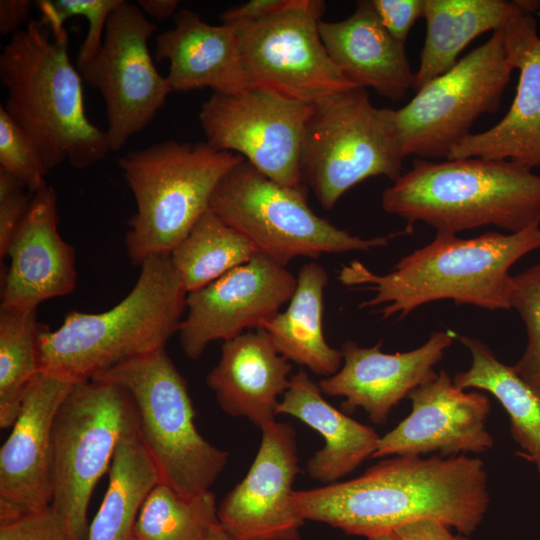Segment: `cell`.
<instances>
[{
  "instance_id": "cell-1",
  "label": "cell",
  "mask_w": 540,
  "mask_h": 540,
  "mask_svg": "<svg viewBox=\"0 0 540 540\" xmlns=\"http://www.w3.org/2000/svg\"><path fill=\"white\" fill-rule=\"evenodd\" d=\"M489 503L484 462L465 454L394 456L352 480L293 493L304 521L367 538L425 520L468 536L481 524Z\"/></svg>"
},
{
  "instance_id": "cell-2",
  "label": "cell",
  "mask_w": 540,
  "mask_h": 540,
  "mask_svg": "<svg viewBox=\"0 0 540 540\" xmlns=\"http://www.w3.org/2000/svg\"><path fill=\"white\" fill-rule=\"evenodd\" d=\"M539 248L540 225L469 239L437 232L431 243L401 258L388 274H375L353 261L342 267L338 279L343 285L373 291L374 296L360 308L383 306L378 312L384 319L402 318L421 305L443 299L489 310L510 309L509 269Z\"/></svg>"
},
{
  "instance_id": "cell-3",
  "label": "cell",
  "mask_w": 540,
  "mask_h": 540,
  "mask_svg": "<svg viewBox=\"0 0 540 540\" xmlns=\"http://www.w3.org/2000/svg\"><path fill=\"white\" fill-rule=\"evenodd\" d=\"M186 296L170 253L147 257L134 287L114 307L72 311L53 331L39 326V371L76 384L165 348L178 332Z\"/></svg>"
},
{
  "instance_id": "cell-4",
  "label": "cell",
  "mask_w": 540,
  "mask_h": 540,
  "mask_svg": "<svg viewBox=\"0 0 540 540\" xmlns=\"http://www.w3.org/2000/svg\"><path fill=\"white\" fill-rule=\"evenodd\" d=\"M5 111L37 146L48 170L68 161L84 169L111 151L106 131L87 118L82 78L68 55V34L53 37L30 20L0 54Z\"/></svg>"
},
{
  "instance_id": "cell-5",
  "label": "cell",
  "mask_w": 540,
  "mask_h": 540,
  "mask_svg": "<svg viewBox=\"0 0 540 540\" xmlns=\"http://www.w3.org/2000/svg\"><path fill=\"white\" fill-rule=\"evenodd\" d=\"M381 205L409 229L421 221L447 234L485 225L516 233L540 225V176L507 160L415 158Z\"/></svg>"
},
{
  "instance_id": "cell-6",
  "label": "cell",
  "mask_w": 540,
  "mask_h": 540,
  "mask_svg": "<svg viewBox=\"0 0 540 540\" xmlns=\"http://www.w3.org/2000/svg\"><path fill=\"white\" fill-rule=\"evenodd\" d=\"M244 158L206 142L165 140L126 153L118 161L136 202L125 248L130 261L170 253L209 209L224 176Z\"/></svg>"
},
{
  "instance_id": "cell-7",
  "label": "cell",
  "mask_w": 540,
  "mask_h": 540,
  "mask_svg": "<svg viewBox=\"0 0 540 540\" xmlns=\"http://www.w3.org/2000/svg\"><path fill=\"white\" fill-rule=\"evenodd\" d=\"M94 379L116 384L130 395L140 438L160 483L183 497L209 491L228 453L198 432L187 382L165 348L127 360Z\"/></svg>"
},
{
  "instance_id": "cell-8",
  "label": "cell",
  "mask_w": 540,
  "mask_h": 540,
  "mask_svg": "<svg viewBox=\"0 0 540 540\" xmlns=\"http://www.w3.org/2000/svg\"><path fill=\"white\" fill-rule=\"evenodd\" d=\"M404 158L396 110L374 106L365 89L352 88L313 104L300 170L303 185L324 209L370 177L394 182L402 175Z\"/></svg>"
},
{
  "instance_id": "cell-9",
  "label": "cell",
  "mask_w": 540,
  "mask_h": 540,
  "mask_svg": "<svg viewBox=\"0 0 540 540\" xmlns=\"http://www.w3.org/2000/svg\"><path fill=\"white\" fill-rule=\"evenodd\" d=\"M209 209L243 234L257 253L284 266L297 257L369 251L398 235L369 239L352 235L309 207L305 187L280 185L245 159L220 181Z\"/></svg>"
},
{
  "instance_id": "cell-10",
  "label": "cell",
  "mask_w": 540,
  "mask_h": 540,
  "mask_svg": "<svg viewBox=\"0 0 540 540\" xmlns=\"http://www.w3.org/2000/svg\"><path fill=\"white\" fill-rule=\"evenodd\" d=\"M135 420L128 392L101 380L73 384L61 403L51 433L50 506L61 518L67 540H87L91 496Z\"/></svg>"
},
{
  "instance_id": "cell-11",
  "label": "cell",
  "mask_w": 540,
  "mask_h": 540,
  "mask_svg": "<svg viewBox=\"0 0 540 540\" xmlns=\"http://www.w3.org/2000/svg\"><path fill=\"white\" fill-rule=\"evenodd\" d=\"M513 70L501 29L416 91L396 110L405 157L448 158L482 115L497 112Z\"/></svg>"
},
{
  "instance_id": "cell-12",
  "label": "cell",
  "mask_w": 540,
  "mask_h": 540,
  "mask_svg": "<svg viewBox=\"0 0 540 540\" xmlns=\"http://www.w3.org/2000/svg\"><path fill=\"white\" fill-rule=\"evenodd\" d=\"M320 0H298L289 9L236 29L248 89L268 90L314 104L354 87L330 59L319 32Z\"/></svg>"
},
{
  "instance_id": "cell-13",
  "label": "cell",
  "mask_w": 540,
  "mask_h": 540,
  "mask_svg": "<svg viewBox=\"0 0 540 540\" xmlns=\"http://www.w3.org/2000/svg\"><path fill=\"white\" fill-rule=\"evenodd\" d=\"M312 108L263 89L212 93L201 106L199 121L213 149L242 156L280 185L303 188L301 151Z\"/></svg>"
},
{
  "instance_id": "cell-14",
  "label": "cell",
  "mask_w": 540,
  "mask_h": 540,
  "mask_svg": "<svg viewBox=\"0 0 540 540\" xmlns=\"http://www.w3.org/2000/svg\"><path fill=\"white\" fill-rule=\"evenodd\" d=\"M156 30L138 5L123 0L107 21L97 55L78 69L82 80L104 100L106 135L113 152L151 122L172 92L148 49Z\"/></svg>"
},
{
  "instance_id": "cell-15",
  "label": "cell",
  "mask_w": 540,
  "mask_h": 540,
  "mask_svg": "<svg viewBox=\"0 0 540 540\" xmlns=\"http://www.w3.org/2000/svg\"><path fill=\"white\" fill-rule=\"evenodd\" d=\"M296 285L297 277L286 266L256 253L187 293V314L177 332L184 353L198 359L213 341L224 342L246 330L263 328L290 301Z\"/></svg>"
},
{
  "instance_id": "cell-16",
  "label": "cell",
  "mask_w": 540,
  "mask_h": 540,
  "mask_svg": "<svg viewBox=\"0 0 540 540\" xmlns=\"http://www.w3.org/2000/svg\"><path fill=\"white\" fill-rule=\"evenodd\" d=\"M261 443L243 480L218 507V522L231 540H298L304 520L293 504L300 471L294 428L273 421L260 428Z\"/></svg>"
},
{
  "instance_id": "cell-17",
  "label": "cell",
  "mask_w": 540,
  "mask_h": 540,
  "mask_svg": "<svg viewBox=\"0 0 540 540\" xmlns=\"http://www.w3.org/2000/svg\"><path fill=\"white\" fill-rule=\"evenodd\" d=\"M407 398L411 400V413L380 438L372 458L430 453L454 457L493 447L486 427L491 411L489 398L481 392L457 388L445 370L412 390Z\"/></svg>"
},
{
  "instance_id": "cell-18",
  "label": "cell",
  "mask_w": 540,
  "mask_h": 540,
  "mask_svg": "<svg viewBox=\"0 0 540 540\" xmlns=\"http://www.w3.org/2000/svg\"><path fill=\"white\" fill-rule=\"evenodd\" d=\"M73 384L38 371L0 449V522L40 512L52 500L51 433Z\"/></svg>"
},
{
  "instance_id": "cell-19",
  "label": "cell",
  "mask_w": 540,
  "mask_h": 540,
  "mask_svg": "<svg viewBox=\"0 0 540 540\" xmlns=\"http://www.w3.org/2000/svg\"><path fill=\"white\" fill-rule=\"evenodd\" d=\"M455 336L452 331L434 332L422 346L394 354L382 352V342L361 347L346 341L341 349L343 365L319 387L323 394L344 397L345 411L362 408L373 423L385 424L401 400L437 376L434 366Z\"/></svg>"
},
{
  "instance_id": "cell-20",
  "label": "cell",
  "mask_w": 540,
  "mask_h": 540,
  "mask_svg": "<svg viewBox=\"0 0 540 540\" xmlns=\"http://www.w3.org/2000/svg\"><path fill=\"white\" fill-rule=\"evenodd\" d=\"M514 69L516 94L506 115L490 129L459 141L447 159L507 160L533 169L540 166V36L536 19L523 13L503 29Z\"/></svg>"
},
{
  "instance_id": "cell-21",
  "label": "cell",
  "mask_w": 540,
  "mask_h": 540,
  "mask_svg": "<svg viewBox=\"0 0 540 540\" xmlns=\"http://www.w3.org/2000/svg\"><path fill=\"white\" fill-rule=\"evenodd\" d=\"M58 220L54 189L46 186L34 193L8 249L0 308H37L75 289V251L59 234Z\"/></svg>"
},
{
  "instance_id": "cell-22",
  "label": "cell",
  "mask_w": 540,
  "mask_h": 540,
  "mask_svg": "<svg viewBox=\"0 0 540 540\" xmlns=\"http://www.w3.org/2000/svg\"><path fill=\"white\" fill-rule=\"evenodd\" d=\"M291 364L275 349L263 328L224 341L218 363L206 383L221 409L259 428L275 420L290 386Z\"/></svg>"
},
{
  "instance_id": "cell-23",
  "label": "cell",
  "mask_w": 540,
  "mask_h": 540,
  "mask_svg": "<svg viewBox=\"0 0 540 540\" xmlns=\"http://www.w3.org/2000/svg\"><path fill=\"white\" fill-rule=\"evenodd\" d=\"M319 32L330 59L354 87L372 88L392 101L413 88L405 44L385 29L371 1H359L346 19H321Z\"/></svg>"
},
{
  "instance_id": "cell-24",
  "label": "cell",
  "mask_w": 540,
  "mask_h": 540,
  "mask_svg": "<svg viewBox=\"0 0 540 540\" xmlns=\"http://www.w3.org/2000/svg\"><path fill=\"white\" fill-rule=\"evenodd\" d=\"M173 18L174 28L155 39V59L169 61L166 77L172 91L210 88L235 95L248 90L234 26L208 24L189 9Z\"/></svg>"
},
{
  "instance_id": "cell-25",
  "label": "cell",
  "mask_w": 540,
  "mask_h": 540,
  "mask_svg": "<svg viewBox=\"0 0 540 540\" xmlns=\"http://www.w3.org/2000/svg\"><path fill=\"white\" fill-rule=\"evenodd\" d=\"M276 414L295 417L321 434L324 446L308 460L307 472L312 479L326 485L337 482L372 458L381 438L374 429L325 400L319 385L303 369L291 375L290 386L280 399Z\"/></svg>"
},
{
  "instance_id": "cell-26",
  "label": "cell",
  "mask_w": 540,
  "mask_h": 540,
  "mask_svg": "<svg viewBox=\"0 0 540 540\" xmlns=\"http://www.w3.org/2000/svg\"><path fill=\"white\" fill-rule=\"evenodd\" d=\"M523 13L514 1L424 0L427 29L413 88L418 91L451 69L475 38L503 29Z\"/></svg>"
},
{
  "instance_id": "cell-27",
  "label": "cell",
  "mask_w": 540,
  "mask_h": 540,
  "mask_svg": "<svg viewBox=\"0 0 540 540\" xmlns=\"http://www.w3.org/2000/svg\"><path fill=\"white\" fill-rule=\"evenodd\" d=\"M327 283L328 275L321 265L304 264L286 309L263 326L281 356L324 377L335 374L343 362L342 351L330 346L324 337L322 319Z\"/></svg>"
},
{
  "instance_id": "cell-28",
  "label": "cell",
  "mask_w": 540,
  "mask_h": 540,
  "mask_svg": "<svg viewBox=\"0 0 540 540\" xmlns=\"http://www.w3.org/2000/svg\"><path fill=\"white\" fill-rule=\"evenodd\" d=\"M108 471V487L89 525L87 540H129L145 498L160 483L137 420L121 436Z\"/></svg>"
},
{
  "instance_id": "cell-29",
  "label": "cell",
  "mask_w": 540,
  "mask_h": 540,
  "mask_svg": "<svg viewBox=\"0 0 540 540\" xmlns=\"http://www.w3.org/2000/svg\"><path fill=\"white\" fill-rule=\"evenodd\" d=\"M459 340L470 351L472 361L468 370L454 376V385L461 390L487 391L500 402L509 416L511 435L523 450L520 454L540 475V395L480 340L467 336Z\"/></svg>"
},
{
  "instance_id": "cell-30",
  "label": "cell",
  "mask_w": 540,
  "mask_h": 540,
  "mask_svg": "<svg viewBox=\"0 0 540 540\" xmlns=\"http://www.w3.org/2000/svg\"><path fill=\"white\" fill-rule=\"evenodd\" d=\"M257 253L239 231L208 209L170 252L187 293L198 290Z\"/></svg>"
},
{
  "instance_id": "cell-31",
  "label": "cell",
  "mask_w": 540,
  "mask_h": 540,
  "mask_svg": "<svg viewBox=\"0 0 540 540\" xmlns=\"http://www.w3.org/2000/svg\"><path fill=\"white\" fill-rule=\"evenodd\" d=\"M37 308H0V427L12 428L39 371Z\"/></svg>"
},
{
  "instance_id": "cell-32",
  "label": "cell",
  "mask_w": 540,
  "mask_h": 540,
  "mask_svg": "<svg viewBox=\"0 0 540 540\" xmlns=\"http://www.w3.org/2000/svg\"><path fill=\"white\" fill-rule=\"evenodd\" d=\"M216 497L210 490L183 497L165 484H156L138 513L133 535L138 540H205L217 525Z\"/></svg>"
},
{
  "instance_id": "cell-33",
  "label": "cell",
  "mask_w": 540,
  "mask_h": 540,
  "mask_svg": "<svg viewBox=\"0 0 540 540\" xmlns=\"http://www.w3.org/2000/svg\"><path fill=\"white\" fill-rule=\"evenodd\" d=\"M123 0H38L35 5L42 14V22L54 37L67 34L64 23L73 16L88 20V31L80 46L77 67L88 64L100 50L107 21Z\"/></svg>"
},
{
  "instance_id": "cell-34",
  "label": "cell",
  "mask_w": 540,
  "mask_h": 540,
  "mask_svg": "<svg viewBox=\"0 0 540 540\" xmlns=\"http://www.w3.org/2000/svg\"><path fill=\"white\" fill-rule=\"evenodd\" d=\"M510 308L524 321L527 345L514 371L540 395V263L512 276Z\"/></svg>"
},
{
  "instance_id": "cell-35",
  "label": "cell",
  "mask_w": 540,
  "mask_h": 540,
  "mask_svg": "<svg viewBox=\"0 0 540 540\" xmlns=\"http://www.w3.org/2000/svg\"><path fill=\"white\" fill-rule=\"evenodd\" d=\"M0 168L19 180L30 193L45 188L48 169L32 139L0 106Z\"/></svg>"
},
{
  "instance_id": "cell-36",
  "label": "cell",
  "mask_w": 540,
  "mask_h": 540,
  "mask_svg": "<svg viewBox=\"0 0 540 540\" xmlns=\"http://www.w3.org/2000/svg\"><path fill=\"white\" fill-rule=\"evenodd\" d=\"M19 180L0 168V259L7 256L13 237L24 219L33 194Z\"/></svg>"
},
{
  "instance_id": "cell-37",
  "label": "cell",
  "mask_w": 540,
  "mask_h": 540,
  "mask_svg": "<svg viewBox=\"0 0 540 540\" xmlns=\"http://www.w3.org/2000/svg\"><path fill=\"white\" fill-rule=\"evenodd\" d=\"M0 540H67L64 524L48 508L14 520L0 522Z\"/></svg>"
},
{
  "instance_id": "cell-38",
  "label": "cell",
  "mask_w": 540,
  "mask_h": 540,
  "mask_svg": "<svg viewBox=\"0 0 540 540\" xmlns=\"http://www.w3.org/2000/svg\"><path fill=\"white\" fill-rule=\"evenodd\" d=\"M371 3L385 29L404 44L411 28L424 14V0H371Z\"/></svg>"
},
{
  "instance_id": "cell-39",
  "label": "cell",
  "mask_w": 540,
  "mask_h": 540,
  "mask_svg": "<svg viewBox=\"0 0 540 540\" xmlns=\"http://www.w3.org/2000/svg\"><path fill=\"white\" fill-rule=\"evenodd\" d=\"M298 0H251L220 14L223 24L239 25L255 22L283 12Z\"/></svg>"
},
{
  "instance_id": "cell-40",
  "label": "cell",
  "mask_w": 540,
  "mask_h": 540,
  "mask_svg": "<svg viewBox=\"0 0 540 540\" xmlns=\"http://www.w3.org/2000/svg\"><path fill=\"white\" fill-rule=\"evenodd\" d=\"M394 534L398 540H469L464 534H453L449 526L431 520L407 524Z\"/></svg>"
},
{
  "instance_id": "cell-41",
  "label": "cell",
  "mask_w": 540,
  "mask_h": 540,
  "mask_svg": "<svg viewBox=\"0 0 540 540\" xmlns=\"http://www.w3.org/2000/svg\"><path fill=\"white\" fill-rule=\"evenodd\" d=\"M30 1L1 0L0 1V32L3 35H14L26 22L30 15Z\"/></svg>"
},
{
  "instance_id": "cell-42",
  "label": "cell",
  "mask_w": 540,
  "mask_h": 540,
  "mask_svg": "<svg viewBox=\"0 0 540 540\" xmlns=\"http://www.w3.org/2000/svg\"><path fill=\"white\" fill-rule=\"evenodd\" d=\"M138 7L151 17L166 21L177 13L179 1L177 0H138Z\"/></svg>"
},
{
  "instance_id": "cell-43",
  "label": "cell",
  "mask_w": 540,
  "mask_h": 540,
  "mask_svg": "<svg viewBox=\"0 0 540 540\" xmlns=\"http://www.w3.org/2000/svg\"><path fill=\"white\" fill-rule=\"evenodd\" d=\"M514 2L526 14L532 15L540 9V1L538 0H517Z\"/></svg>"
},
{
  "instance_id": "cell-44",
  "label": "cell",
  "mask_w": 540,
  "mask_h": 540,
  "mask_svg": "<svg viewBox=\"0 0 540 540\" xmlns=\"http://www.w3.org/2000/svg\"><path fill=\"white\" fill-rule=\"evenodd\" d=\"M205 540H231V539L227 536V534L224 532V530L221 528V526L218 523L217 525L213 526L209 530Z\"/></svg>"
},
{
  "instance_id": "cell-45",
  "label": "cell",
  "mask_w": 540,
  "mask_h": 540,
  "mask_svg": "<svg viewBox=\"0 0 540 540\" xmlns=\"http://www.w3.org/2000/svg\"><path fill=\"white\" fill-rule=\"evenodd\" d=\"M368 540H398V539L394 533H386V534H381V535L368 538Z\"/></svg>"
},
{
  "instance_id": "cell-46",
  "label": "cell",
  "mask_w": 540,
  "mask_h": 540,
  "mask_svg": "<svg viewBox=\"0 0 540 540\" xmlns=\"http://www.w3.org/2000/svg\"><path fill=\"white\" fill-rule=\"evenodd\" d=\"M129 540H138V539L134 535H132Z\"/></svg>"
}]
</instances>
